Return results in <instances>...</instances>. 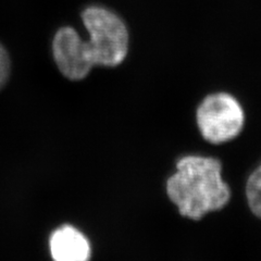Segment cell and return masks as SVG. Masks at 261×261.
I'll return each mask as SVG.
<instances>
[{
  "label": "cell",
  "mask_w": 261,
  "mask_h": 261,
  "mask_svg": "<svg viewBox=\"0 0 261 261\" xmlns=\"http://www.w3.org/2000/svg\"><path fill=\"white\" fill-rule=\"evenodd\" d=\"M166 193L178 214L194 221L223 209L232 197L221 161L201 154H187L176 161L174 173L166 182Z\"/></svg>",
  "instance_id": "6da1fadb"
},
{
  "label": "cell",
  "mask_w": 261,
  "mask_h": 261,
  "mask_svg": "<svg viewBox=\"0 0 261 261\" xmlns=\"http://www.w3.org/2000/svg\"><path fill=\"white\" fill-rule=\"evenodd\" d=\"M195 118L203 140L212 145H222L240 136L246 114L235 96L217 92L207 95L199 102Z\"/></svg>",
  "instance_id": "7a4b0ae2"
},
{
  "label": "cell",
  "mask_w": 261,
  "mask_h": 261,
  "mask_svg": "<svg viewBox=\"0 0 261 261\" xmlns=\"http://www.w3.org/2000/svg\"><path fill=\"white\" fill-rule=\"evenodd\" d=\"M82 18L89 33L87 45L95 65L116 67L123 62L128 51V32L123 21L100 7L87 8Z\"/></svg>",
  "instance_id": "3957f363"
},
{
  "label": "cell",
  "mask_w": 261,
  "mask_h": 261,
  "mask_svg": "<svg viewBox=\"0 0 261 261\" xmlns=\"http://www.w3.org/2000/svg\"><path fill=\"white\" fill-rule=\"evenodd\" d=\"M53 47L57 65L70 80L84 79L95 65L87 42L82 40L72 28H63L57 33Z\"/></svg>",
  "instance_id": "277c9868"
},
{
  "label": "cell",
  "mask_w": 261,
  "mask_h": 261,
  "mask_svg": "<svg viewBox=\"0 0 261 261\" xmlns=\"http://www.w3.org/2000/svg\"><path fill=\"white\" fill-rule=\"evenodd\" d=\"M49 247L54 261H88L91 258L88 240L71 225L57 228L50 236Z\"/></svg>",
  "instance_id": "5b68a950"
},
{
  "label": "cell",
  "mask_w": 261,
  "mask_h": 261,
  "mask_svg": "<svg viewBox=\"0 0 261 261\" xmlns=\"http://www.w3.org/2000/svg\"><path fill=\"white\" fill-rule=\"evenodd\" d=\"M245 196L251 214L261 219V163L249 174L245 185Z\"/></svg>",
  "instance_id": "8992f818"
},
{
  "label": "cell",
  "mask_w": 261,
  "mask_h": 261,
  "mask_svg": "<svg viewBox=\"0 0 261 261\" xmlns=\"http://www.w3.org/2000/svg\"><path fill=\"white\" fill-rule=\"evenodd\" d=\"M10 61L6 49L0 45V88H2L9 76Z\"/></svg>",
  "instance_id": "52a82bcc"
}]
</instances>
